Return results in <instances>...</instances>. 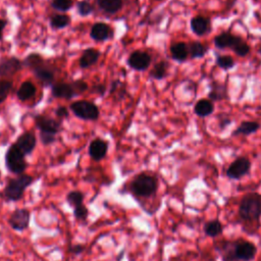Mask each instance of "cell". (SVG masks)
<instances>
[{
	"label": "cell",
	"instance_id": "obj_4",
	"mask_svg": "<svg viewBox=\"0 0 261 261\" xmlns=\"http://www.w3.org/2000/svg\"><path fill=\"white\" fill-rule=\"evenodd\" d=\"M24 64L31 68V70L34 72L36 77L41 81V83L44 86H50L53 83L54 80V72L51 70L50 67H48L43 60V58L37 54L32 53L24 59Z\"/></svg>",
	"mask_w": 261,
	"mask_h": 261
},
{
	"label": "cell",
	"instance_id": "obj_11",
	"mask_svg": "<svg viewBox=\"0 0 261 261\" xmlns=\"http://www.w3.org/2000/svg\"><path fill=\"white\" fill-rule=\"evenodd\" d=\"M35 123L36 126L40 129L41 134H50L56 136V134L60 132V121L47 115L40 114L35 116Z\"/></svg>",
	"mask_w": 261,
	"mask_h": 261
},
{
	"label": "cell",
	"instance_id": "obj_38",
	"mask_svg": "<svg viewBox=\"0 0 261 261\" xmlns=\"http://www.w3.org/2000/svg\"><path fill=\"white\" fill-rule=\"evenodd\" d=\"M218 125L220 128H224L226 127L230 122H231V119L230 117L227 115V114H224V113H221L218 115Z\"/></svg>",
	"mask_w": 261,
	"mask_h": 261
},
{
	"label": "cell",
	"instance_id": "obj_10",
	"mask_svg": "<svg viewBox=\"0 0 261 261\" xmlns=\"http://www.w3.org/2000/svg\"><path fill=\"white\" fill-rule=\"evenodd\" d=\"M127 64L130 68L135 70H146L151 64V56L145 51L136 50L129 54L127 58Z\"/></svg>",
	"mask_w": 261,
	"mask_h": 261
},
{
	"label": "cell",
	"instance_id": "obj_25",
	"mask_svg": "<svg viewBox=\"0 0 261 261\" xmlns=\"http://www.w3.org/2000/svg\"><path fill=\"white\" fill-rule=\"evenodd\" d=\"M97 4L101 10L106 13H116L123 5L122 0H97Z\"/></svg>",
	"mask_w": 261,
	"mask_h": 261
},
{
	"label": "cell",
	"instance_id": "obj_7",
	"mask_svg": "<svg viewBox=\"0 0 261 261\" xmlns=\"http://www.w3.org/2000/svg\"><path fill=\"white\" fill-rule=\"evenodd\" d=\"M257 253L256 246L248 241H239L233 245L231 253L228 255L229 260L251 261L255 258Z\"/></svg>",
	"mask_w": 261,
	"mask_h": 261
},
{
	"label": "cell",
	"instance_id": "obj_5",
	"mask_svg": "<svg viewBox=\"0 0 261 261\" xmlns=\"http://www.w3.org/2000/svg\"><path fill=\"white\" fill-rule=\"evenodd\" d=\"M24 156L15 144L9 146L5 154V166L7 170L13 174H22L28 167Z\"/></svg>",
	"mask_w": 261,
	"mask_h": 261
},
{
	"label": "cell",
	"instance_id": "obj_35",
	"mask_svg": "<svg viewBox=\"0 0 261 261\" xmlns=\"http://www.w3.org/2000/svg\"><path fill=\"white\" fill-rule=\"evenodd\" d=\"M11 88L12 83L10 81L0 80V105L6 100Z\"/></svg>",
	"mask_w": 261,
	"mask_h": 261
},
{
	"label": "cell",
	"instance_id": "obj_8",
	"mask_svg": "<svg viewBox=\"0 0 261 261\" xmlns=\"http://www.w3.org/2000/svg\"><path fill=\"white\" fill-rule=\"evenodd\" d=\"M31 212L25 208H17L11 212L8 218L10 227L15 231H23L30 225Z\"/></svg>",
	"mask_w": 261,
	"mask_h": 261
},
{
	"label": "cell",
	"instance_id": "obj_13",
	"mask_svg": "<svg viewBox=\"0 0 261 261\" xmlns=\"http://www.w3.org/2000/svg\"><path fill=\"white\" fill-rule=\"evenodd\" d=\"M108 151V143L102 139H94L89 146V155L94 161L102 160Z\"/></svg>",
	"mask_w": 261,
	"mask_h": 261
},
{
	"label": "cell",
	"instance_id": "obj_34",
	"mask_svg": "<svg viewBox=\"0 0 261 261\" xmlns=\"http://www.w3.org/2000/svg\"><path fill=\"white\" fill-rule=\"evenodd\" d=\"M72 0H51V6L58 11H66L72 7Z\"/></svg>",
	"mask_w": 261,
	"mask_h": 261
},
{
	"label": "cell",
	"instance_id": "obj_14",
	"mask_svg": "<svg viewBox=\"0 0 261 261\" xmlns=\"http://www.w3.org/2000/svg\"><path fill=\"white\" fill-rule=\"evenodd\" d=\"M36 144H37V140L35 135L29 132L20 135L15 141V145L24 155L32 154V152L36 147Z\"/></svg>",
	"mask_w": 261,
	"mask_h": 261
},
{
	"label": "cell",
	"instance_id": "obj_44",
	"mask_svg": "<svg viewBox=\"0 0 261 261\" xmlns=\"http://www.w3.org/2000/svg\"><path fill=\"white\" fill-rule=\"evenodd\" d=\"M258 53H259V55L261 56V44H260V46L258 47Z\"/></svg>",
	"mask_w": 261,
	"mask_h": 261
},
{
	"label": "cell",
	"instance_id": "obj_2",
	"mask_svg": "<svg viewBox=\"0 0 261 261\" xmlns=\"http://www.w3.org/2000/svg\"><path fill=\"white\" fill-rule=\"evenodd\" d=\"M34 177L30 174H19L16 177L9 178L5 188L3 189L2 196L7 202L19 201L25 192V190L33 184Z\"/></svg>",
	"mask_w": 261,
	"mask_h": 261
},
{
	"label": "cell",
	"instance_id": "obj_28",
	"mask_svg": "<svg viewBox=\"0 0 261 261\" xmlns=\"http://www.w3.org/2000/svg\"><path fill=\"white\" fill-rule=\"evenodd\" d=\"M222 230H223V226H222L221 222L217 219L210 220V221L206 222L204 225L205 233L211 238H215V237L219 236L222 232Z\"/></svg>",
	"mask_w": 261,
	"mask_h": 261
},
{
	"label": "cell",
	"instance_id": "obj_41",
	"mask_svg": "<svg viewBox=\"0 0 261 261\" xmlns=\"http://www.w3.org/2000/svg\"><path fill=\"white\" fill-rule=\"evenodd\" d=\"M55 114L58 118H65L68 116V110L66 107L64 106H59L56 110H55Z\"/></svg>",
	"mask_w": 261,
	"mask_h": 261
},
{
	"label": "cell",
	"instance_id": "obj_22",
	"mask_svg": "<svg viewBox=\"0 0 261 261\" xmlns=\"http://www.w3.org/2000/svg\"><path fill=\"white\" fill-rule=\"evenodd\" d=\"M214 103L209 99H200L194 106V113L199 117H207L214 111Z\"/></svg>",
	"mask_w": 261,
	"mask_h": 261
},
{
	"label": "cell",
	"instance_id": "obj_6",
	"mask_svg": "<svg viewBox=\"0 0 261 261\" xmlns=\"http://www.w3.org/2000/svg\"><path fill=\"white\" fill-rule=\"evenodd\" d=\"M70 110L75 116L85 120H96L99 117V109L96 104L86 100H79L70 104Z\"/></svg>",
	"mask_w": 261,
	"mask_h": 261
},
{
	"label": "cell",
	"instance_id": "obj_21",
	"mask_svg": "<svg viewBox=\"0 0 261 261\" xmlns=\"http://www.w3.org/2000/svg\"><path fill=\"white\" fill-rule=\"evenodd\" d=\"M261 127V124L258 121L255 120H244L242 121L236 129L232 130L231 136H250L252 134H255L259 128Z\"/></svg>",
	"mask_w": 261,
	"mask_h": 261
},
{
	"label": "cell",
	"instance_id": "obj_31",
	"mask_svg": "<svg viewBox=\"0 0 261 261\" xmlns=\"http://www.w3.org/2000/svg\"><path fill=\"white\" fill-rule=\"evenodd\" d=\"M215 62L216 65L218 67H220L223 70H228L231 69L234 65H236V61L234 59L229 56V55H220V54H216L215 57Z\"/></svg>",
	"mask_w": 261,
	"mask_h": 261
},
{
	"label": "cell",
	"instance_id": "obj_33",
	"mask_svg": "<svg viewBox=\"0 0 261 261\" xmlns=\"http://www.w3.org/2000/svg\"><path fill=\"white\" fill-rule=\"evenodd\" d=\"M73 216L76 221L86 222L88 219V216H89V209L84 204L80 205L77 207H74L73 208Z\"/></svg>",
	"mask_w": 261,
	"mask_h": 261
},
{
	"label": "cell",
	"instance_id": "obj_1",
	"mask_svg": "<svg viewBox=\"0 0 261 261\" xmlns=\"http://www.w3.org/2000/svg\"><path fill=\"white\" fill-rule=\"evenodd\" d=\"M158 190V179L149 173L137 174L129 182V191L136 197L149 198L156 194Z\"/></svg>",
	"mask_w": 261,
	"mask_h": 261
},
{
	"label": "cell",
	"instance_id": "obj_30",
	"mask_svg": "<svg viewBox=\"0 0 261 261\" xmlns=\"http://www.w3.org/2000/svg\"><path fill=\"white\" fill-rule=\"evenodd\" d=\"M84 199H85V195L83 192L79 191V190H73L70 191L69 193H67L66 195V202L68 203V205L72 208L77 207L80 205L84 204Z\"/></svg>",
	"mask_w": 261,
	"mask_h": 261
},
{
	"label": "cell",
	"instance_id": "obj_12",
	"mask_svg": "<svg viewBox=\"0 0 261 261\" xmlns=\"http://www.w3.org/2000/svg\"><path fill=\"white\" fill-rule=\"evenodd\" d=\"M190 27L192 32L198 36L203 37L210 33L211 31V21L210 18L204 15H195L190 20Z\"/></svg>",
	"mask_w": 261,
	"mask_h": 261
},
{
	"label": "cell",
	"instance_id": "obj_29",
	"mask_svg": "<svg viewBox=\"0 0 261 261\" xmlns=\"http://www.w3.org/2000/svg\"><path fill=\"white\" fill-rule=\"evenodd\" d=\"M231 50L233 51V53L240 57H245L250 53V46L249 44L242 38L239 36L238 40L236 41V43L233 44V46L231 47Z\"/></svg>",
	"mask_w": 261,
	"mask_h": 261
},
{
	"label": "cell",
	"instance_id": "obj_23",
	"mask_svg": "<svg viewBox=\"0 0 261 261\" xmlns=\"http://www.w3.org/2000/svg\"><path fill=\"white\" fill-rule=\"evenodd\" d=\"M100 57V52L94 48H89V49H86L82 56L80 57V60H79V64H80V67L82 68H88L90 66H92L93 64H95L98 59Z\"/></svg>",
	"mask_w": 261,
	"mask_h": 261
},
{
	"label": "cell",
	"instance_id": "obj_32",
	"mask_svg": "<svg viewBox=\"0 0 261 261\" xmlns=\"http://www.w3.org/2000/svg\"><path fill=\"white\" fill-rule=\"evenodd\" d=\"M70 17L66 14H55L50 18V24L53 29H62L69 24Z\"/></svg>",
	"mask_w": 261,
	"mask_h": 261
},
{
	"label": "cell",
	"instance_id": "obj_36",
	"mask_svg": "<svg viewBox=\"0 0 261 261\" xmlns=\"http://www.w3.org/2000/svg\"><path fill=\"white\" fill-rule=\"evenodd\" d=\"M76 8H77L79 14L82 16L89 15L93 12V5L88 0H82V1L77 2Z\"/></svg>",
	"mask_w": 261,
	"mask_h": 261
},
{
	"label": "cell",
	"instance_id": "obj_19",
	"mask_svg": "<svg viewBox=\"0 0 261 261\" xmlns=\"http://www.w3.org/2000/svg\"><path fill=\"white\" fill-rule=\"evenodd\" d=\"M90 36L95 41H105L111 38L112 31L108 24L104 22H97L92 27Z\"/></svg>",
	"mask_w": 261,
	"mask_h": 261
},
{
	"label": "cell",
	"instance_id": "obj_17",
	"mask_svg": "<svg viewBox=\"0 0 261 261\" xmlns=\"http://www.w3.org/2000/svg\"><path fill=\"white\" fill-rule=\"evenodd\" d=\"M208 99L211 100L213 103L226 100L228 99L227 87L225 84H221L219 82H212L210 86V91L208 93Z\"/></svg>",
	"mask_w": 261,
	"mask_h": 261
},
{
	"label": "cell",
	"instance_id": "obj_42",
	"mask_svg": "<svg viewBox=\"0 0 261 261\" xmlns=\"http://www.w3.org/2000/svg\"><path fill=\"white\" fill-rule=\"evenodd\" d=\"M96 93L100 94V95H103L104 94V91H105V86L104 85H98V86H95V90H94Z\"/></svg>",
	"mask_w": 261,
	"mask_h": 261
},
{
	"label": "cell",
	"instance_id": "obj_37",
	"mask_svg": "<svg viewBox=\"0 0 261 261\" xmlns=\"http://www.w3.org/2000/svg\"><path fill=\"white\" fill-rule=\"evenodd\" d=\"M72 86H73V88H74V90H75V92H76L77 95H81L82 93H84V92L88 89L87 83H85V82L82 81V80L74 81V82L72 83Z\"/></svg>",
	"mask_w": 261,
	"mask_h": 261
},
{
	"label": "cell",
	"instance_id": "obj_20",
	"mask_svg": "<svg viewBox=\"0 0 261 261\" xmlns=\"http://www.w3.org/2000/svg\"><path fill=\"white\" fill-rule=\"evenodd\" d=\"M170 56L177 62H184L189 57V46L185 42H175L170 45Z\"/></svg>",
	"mask_w": 261,
	"mask_h": 261
},
{
	"label": "cell",
	"instance_id": "obj_18",
	"mask_svg": "<svg viewBox=\"0 0 261 261\" xmlns=\"http://www.w3.org/2000/svg\"><path fill=\"white\" fill-rule=\"evenodd\" d=\"M52 95L56 98L63 99H71L76 96V92L72 86V84L67 83H56L52 87Z\"/></svg>",
	"mask_w": 261,
	"mask_h": 261
},
{
	"label": "cell",
	"instance_id": "obj_24",
	"mask_svg": "<svg viewBox=\"0 0 261 261\" xmlns=\"http://www.w3.org/2000/svg\"><path fill=\"white\" fill-rule=\"evenodd\" d=\"M188 46H189V57L191 59L203 58L208 51V47L199 41H193L190 44H188Z\"/></svg>",
	"mask_w": 261,
	"mask_h": 261
},
{
	"label": "cell",
	"instance_id": "obj_43",
	"mask_svg": "<svg viewBox=\"0 0 261 261\" xmlns=\"http://www.w3.org/2000/svg\"><path fill=\"white\" fill-rule=\"evenodd\" d=\"M6 24H7V21L5 19L0 18V40L2 39V33H3V30L6 27Z\"/></svg>",
	"mask_w": 261,
	"mask_h": 261
},
{
	"label": "cell",
	"instance_id": "obj_40",
	"mask_svg": "<svg viewBox=\"0 0 261 261\" xmlns=\"http://www.w3.org/2000/svg\"><path fill=\"white\" fill-rule=\"evenodd\" d=\"M86 247L83 244H74L69 247V252L73 255H80L85 251Z\"/></svg>",
	"mask_w": 261,
	"mask_h": 261
},
{
	"label": "cell",
	"instance_id": "obj_39",
	"mask_svg": "<svg viewBox=\"0 0 261 261\" xmlns=\"http://www.w3.org/2000/svg\"><path fill=\"white\" fill-rule=\"evenodd\" d=\"M40 139H41L42 143L47 146V145H50V144L54 143L55 136L54 135H50V134H41L40 133Z\"/></svg>",
	"mask_w": 261,
	"mask_h": 261
},
{
	"label": "cell",
	"instance_id": "obj_26",
	"mask_svg": "<svg viewBox=\"0 0 261 261\" xmlns=\"http://www.w3.org/2000/svg\"><path fill=\"white\" fill-rule=\"evenodd\" d=\"M36 94V87L34 86L33 83L27 81V82H23L17 92H16V96L17 98L20 100V101H25V100H29L31 99L32 97H34Z\"/></svg>",
	"mask_w": 261,
	"mask_h": 261
},
{
	"label": "cell",
	"instance_id": "obj_3",
	"mask_svg": "<svg viewBox=\"0 0 261 261\" xmlns=\"http://www.w3.org/2000/svg\"><path fill=\"white\" fill-rule=\"evenodd\" d=\"M239 216L247 222L258 220L261 216V195L258 193L246 194L240 202Z\"/></svg>",
	"mask_w": 261,
	"mask_h": 261
},
{
	"label": "cell",
	"instance_id": "obj_9",
	"mask_svg": "<svg viewBox=\"0 0 261 261\" xmlns=\"http://www.w3.org/2000/svg\"><path fill=\"white\" fill-rule=\"evenodd\" d=\"M250 168H251V161L247 157L241 156L234 159L229 164V166L226 169V175L230 179H240L246 174H248V172L250 171Z\"/></svg>",
	"mask_w": 261,
	"mask_h": 261
},
{
	"label": "cell",
	"instance_id": "obj_16",
	"mask_svg": "<svg viewBox=\"0 0 261 261\" xmlns=\"http://www.w3.org/2000/svg\"><path fill=\"white\" fill-rule=\"evenodd\" d=\"M238 38H239L238 35H233L231 32L225 31L216 35L213 39V43H214V46L218 49H227V48L231 49V47L233 46Z\"/></svg>",
	"mask_w": 261,
	"mask_h": 261
},
{
	"label": "cell",
	"instance_id": "obj_27",
	"mask_svg": "<svg viewBox=\"0 0 261 261\" xmlns=\"http://www.w3.org/2000/svg\"><path fill=\"white\" fill-rule=\"evenodd\" d=\"M168 62L166 60H160L157 62L150 71V76L154 80H162L167 75L168 72Z\"/></svg>",
	"mask_w": 261,
	"mask_h": 261
},
{
	"label": "cell",
	"instance_id": "obj_15",
	"mask_svg": "<svg viewBox=\"0 0 261 261\" xmlns=\"http://www.w3.org/2000/svg\"><path fill=\"white\" fill-rule=\"evenodd\" d=\"M21 68V62L16 57H8L0 60V76H10Z\"/></svg>",
	"mask_w": 261,
	"mask_h": 261
}]
</instances>
